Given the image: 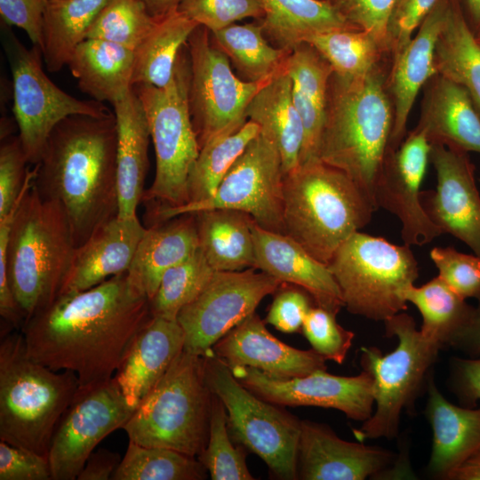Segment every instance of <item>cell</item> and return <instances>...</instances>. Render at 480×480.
I'll return each mask as SVG.
<instances>
[{"instance_id": "cell-1", "label": "cell", "mask_w": 480, "mask_h": 480, "mask_svg": "<svg viewBox=\"0 0 480 480\" xmlns=\"http://www.w3.org/2000/svg\"><path fill=\"white\" fill-rule=\"evenodd\" d=\"M148 296L127 272L88 290L59 295L23 324L29 357L74 372L80 386L111 380L152 317Z\"/></svg>"}, {"instance_id": "cell-2", "label": "cell", "mask_w": 480, "mask_h": 480, "mask_svg": "<svg viewBox=\"0 0 480 480\" xmlns=\"http://www.w3.org/2000/svg\"><path fill=\"white\" fill-rule=\"evenodd\" d=\"M117 132L115 115H72L52 131L35 164L34 186L58 202L76 248L117 216Z\"/></svg>"}, {"instance_id": "cell-3", "label": "cell", "mask_w": 480, "mask_h": 480, "mask_svg": "<svg viewBox=\"0 0 480 480\" xmlns=\"http://www.w3.org/2000/svg\"><path fill=\"white\" fill-rule=\"evenodd\" d=\"M392 61L388 55L359 76L332 73L319 148V160L345 172L373 206L375 183L392 150L395 106L388 88Z\"/></svg>"}, {"instance_id": "cell-4", "label": "cell", "mask_w": 480, "mask_h": 480, "mask_svg": "<svg viewBox=\"0 0 480 480\" xmlns=\"http://www.w3.org/2000/svg\"><path fill=\"white\" fill-rule=\"evenodd\" d=\"M75 250L64 209L32 183L15 214L0 219V258L25 321L60 294Z\"/></svg>"}, {"instance_id": "cell-5", "label": "cell", "mask_w": 480, "mask_h": 480, "mask_svg": "<svg viewBox=\"0 0 480 480\" xmlns=\"http://www.w3.org/2000/svg\"><path fill=\"white\" fill-rule=\"evenodd\" d=\"M283 197L284 234L325 265L376 210L345 172L321 160L285 173Z\"/></svg>"}, {"instance_id": "cell-6", "label": "cell", "mask_w": 480, "mask_h": 480, "mask_svg": "<svg viewBox=\"0 0 480 480\" xmlns=\"http://www.w3.org/2000/svg\"><path fill=\"white\" fill-rule=\"evenodd\" d=\"M80 387L27 354L21 332L0 342V440L47 456L55 429Z\"/></svg>"}, {"instance_id": "cell-7", "label": "cell", "mask_w": 480, "mask_h": 480, "mask_svg": "<svg viewBox=\"0 0 480 480\" xmlns=\"http://www.w3.org/2000/svg\"><path fill=\"white\" fill-rule=\"evenodd\" d=\"M212 399L202 356L183 350L123 429L136 444L198 456L208 440Z\"/></svg>"}, {"instance_id": "cell-8", "label": "cell", "mask_w": 480, "mask_h": 480, "mask_svg": "<svg viewBox=\"0 0 480 480\" xmlns=\"http://www.w3.org/2000/svg\"><path fill=\"white\" fill-rule=\"evenodd\" d=\"M190 77L186 44L167 85L132 86L141 101L156 153V175L144 192V202L169 207L188 202V177L200 151L189 107Z\"/></svg>"}, {"instance_id": "cell-9", "label": "cell", "mask_w": 480, "mask_h": 480, "mask_svg": "<svg viewBox=\"0 0 480 480\" xmlns=\"http://www.w3.org/2000/svg\"><path fill=\"white\" fill-rule=\"evenodd\" d=\"M327 267L335 279L344 307L374 321L389 319L407 308L404 291L419 276L410 246L359 231L334 252Z\"/></svg>"}, {"instance_id": "cell-10", "label": "cell", "mask_w": 480, "mask_h": 480, "mask_svg": "<svg viewBox=\"0 0 480 480\" xmlns=\"http://www.w3.org/2000/svg\"><path fill=\"white\" fill-rule=\"evenodd\" d=\"M384 323L386 334L396 336L398 344L387 355L375 347L360 349L363 371L372 378L376 411L354 430L358 441L396 436L402 410L415 399L442 348L418 331L414 319L406 313L400 312Z\"/></svg>"}, {"instance_id": "cell-11", "label": "cell", "mask_w": 480, "mask_h": 480, "mask_svg": "<svg viewBox=\"0 0 480 480\" xmlns=\"http://www.w3.org/2000/svg\"><path fill=\"white\" fill-rule=\"evenodd\" d=\"M202 363L210 391L225 406L231 436L258 455L277 478L297 479L301 420L243 386L212 350Z\"/></svg>"}, {"instance_id": "cell-12", "label": "cell", "mask_w": 480, "mask_h": 480, "mask_svg": "<svg viewBox=\"0 0 480 480\" xmlns=\"http://www.w3.org/2000/svg\"><path fill=\"white\" fill-rule=\"evenodd\" d=\"M4 48L9 60L13 113L28 163L36 164L53 128L72 115L102 116L111 113L102 102L81 100L59 88L44 73L41 49H30L2 22Z\"/></svg>"}, {"instance_id": "cell-13", "label": "cell", "mask_w": 480, "mask_h": 480, "mask_svg": "<svg viewBox=\"0 0 480 480\" xmlns=\"http://www.w3.org/2000/svg\"><path fill=\"white\" fill-rule=\"evenodd\" d=\"M284 176L278 149L260 132L230 167L212 197L177 207L152 206L148 220L155 224L184 213L230 209L249 214L262 228L284 234Z\"/></svg>"}, {"instance_id": "cell-14", "label": "cell", "mask_w": 480, "mask_h": 480, "mask_svg": "<svg viewBox=\"0 0 480 480\" xmlns=\"http://www.w3.org/2000/svg\"><path fill=\"white\" fill-rule=\"evenodd\" d=\"M187 44L191 70L189 107L201 148L218 137L238 131L247 122L250 101L272 77L260 82L237 77L229 59L204 26L193 31Z\"/></svg>"}, {"instance_id": "cell-15", "label": "cell", "mask_w": 480, "mask_h": 480, "mask_svg": "<svg viewBox=\"0 0 480 480\" xmlns=\"http://www.w3.org/2000/svg\"><path fill=\"white\" fill-rule=\"evenodd\" d=\"M257 268L215 271L203 292L178 314L185 351L204 356L234 327L255 312L282 283Z\"/></svg>"}, {"instance_id": "cell-16", "label": "cell", "mask_w": 480, "mask_h": 480, "mask_svg": "<svg viewBox=\"0 0 480 480\" xmlns=\"http://www.w3.org/2000/svg\"><path fill=\"white\" fill-rule=\"evenodd\" d=\"M134 411L114 377L80 386L51 441L47 457L52 479H76L97 445L115 430L123 428Z\"/></svg>"}, {"instance_id": "cell-17", "label": "cell", "mask_w": 480, "mask_h": 480, "mask_svg": "<svg viewBox=\"0 0 480 480\" xmlns=\"http://www.w3.org/2000/svg\"><path fill=\"white\" fill-rule=\"evenodd\" d=\"M230 369L243 386L280 406L333 408L357 421H365L372 414L373 381L365 371L347 377L317 370L302 377L281 379L246 366Z\"/></svg>"}, {"instance_id": "cell-18", "label": "cell", "mask_w": 480, "mask_h": 480, "mask_svg": "<svg viewBox=\"0 0 480 480\" xmlns=\"http://www.w3.org/2000/svg\"><path fill=\"white\" fill-rule=\"evenodd\" d=\"M431 145L415 127L396 150H389L377 178L373 203L401 221L404 244L423 245L441 236L420 203V186L429 160Z\"/></svg>"}, {"instance_id": "cell-19", "label": "cell", "mask_w": 480, "mask_h": 480, "mask_svg": "<svg viewBox=\"0 0 480 480\" xmlns=\"http://www.w3.org/2000/svg\"><path fill=\"white\" fill-rule=\"evenodd\" d=\"M429 160L437 184L434 191H421L424 211L443 234L455 236L480 257V194L468 153L431 145Z\"/></svg>"}, {"instance_id": "cell-20", "label": "cell", "mask_w": 480, "mask_h": 480, "mask_svg": "<svg viewBox=\"0 0 480 480\" xmlns=\"http://www.w3.org/2000/svg\"><path fill=\"white\" fill-rule=\"evenodd\" d=\"M395 454L379 447L348 442L326 425L301 420L298 478L364 480L379 476L394 463Z\"/></svg>"}, {"instance_id": "cell-21", "label": "cell", "mask_w": 480, "mask_h": 480, "mask_svg": "<svg viewBox=\"0 0 480 480\" xmlns=\"http://www.w3.org/2000/svg\"><path fill=\"white\" fill-rule=\"evenodd\" d=\"M255 312L218 340L212 352L229 368L246 366L281 379L326 370L314 349L301 350L273 336Z\"/></svg>"}, {"instance_id": "cell-22", "label": "cell", "mask_w": 480, "mask_h": 480, "mask_svg": "<svg viewBox=\"0 0 480 480\" xmlns=\"http://www.w3.org/2000/svg\"><path fill=\"white\" fill-rule=\"evenodd\" d=\"M255 268L307 291L316 305L338 314L344 303L340 288L327 265L311 256L300 244L283 233L252 226Z\"/></svg>"}, {"instance_id": "cell-23", "label": "cell", "mask_w": 480, "mask_h": 480, "mask_svg": "<svg viewBox=\"0 0 480 480\" xmlns=\"http://www.w3.org/2000/svg\"><path fill=\"white\" fill-rule=\"evenodd\" d=\"M450 0H437L404 51L392 61L388 88L395 106L390 148L396 150L407 134V121L420 89L436 74L435 50Z\"/></svg>"}, {"instance_id": "cell-24", "label": "cell", "mask_w": 480, "mask_h": 480, "mask_svg": "<svg viewBox=\"0 0 480 480\" xmlns=\"http://www.w3.org/2000/svg\"><path fill=\"white\" fill-rule=\"evenodd\" d=\"M416 129L430 145L480 154V114L468 92L439 73L422 88Z\"/></svg>"}, {"instance_id": "cell-25", "label": "cell", "mask_w": 480, "mask_h": 480, "mask_svg": "<svg viewBox=\"0 0 480 480\" xmlns=\"http://www.w3.org/2000/svg\"><path fill=\"white\" fill-rule=\"evenodd\" d=\"M146 229L138 217L116 216L99 227L76 248L60 294L85 291L127 272Z\"/></svg>"}, {"instance_id": "cell-26", "label": "cell", "mask_w": 480, "mask_h": 480, "mask_svg": "<svg viewBox=\"0 0 480 480\" xmlns=\"http://www.w3.org/2000/svg\"><path fill=\"white\" fill-rule=\"evenodd\" d=\"M177 320L152 316L131 345L114 378L128 404L137 408L143 397L184 349Z\"/></svg>"}, {"instance_id": "cell-27", "label": "cell", "mask_w": 480, "mask_h": 480, "mask_svg": "<svg viewBox=\"0 0 480 480\" xmlns=\"http://www.w3.org/2000/svg\"><path fill=\"white\" fill-rule=\"evenodd\" d=\"M428 391L425 413L433 433L428 471L434 477L448 479L480 452V408L452 404L437 389L431 376Z\"/></svg>"}, {"instance_id": "cell-28", "label": "cell", "mask_w": 480, "mask_h": 480, "mask_svg": "<svg viewBox=\"0 0 480 480\" xmlns=\"http://www.w3.org/2000/svg\"><path fill=\"white\" fill-rule=\"evenodd\" d=\"M116 122V180L121 219L137 216L148 168L150 132L140 100L133 88L114 105Z\"/></svg>"}, {"instance_id": "cell-29", "label": "cell", "mask_w": 480, "mask_h": 480, "mask_svg": "<svg viewBox=\"0 0 480 480\" xmlns=\"http://www.w3.org/2000/svg\"><path fill=\"white\" fill-rule=\"evenodd\" d=\"M199 248L195 213H184L147 228L127 271L130 281L148 298L164 273Z\"/></svg>"}, {"instance_id": "cell-30", "label": "cell", "mask_w": 480, "mask_h": 480, "mask_svg": "<svg viewBox=\"0 0 480 480\" xmlns=\"http://www.w3.org/2000/svg\"><path fill=\"white\" fill-rule=\"evenodd\" d=\"M284 69L292 80V94L304 129L300 164L319 160L325 120L331 64L308 43L291 50Z\"/></svg>"}, {"instance_id": "cell-31", "label": "cell", "mask_w": 480, "mask_h": 480, "mask_svg": "<svg viewBox=\"0 0 480 480\" xmlns=\"http://www.w3.org/2000/svg\"><path fill=\"white\" fill-rule=\"evenodd\" d=\"M246 117L276 147L284 174L300 165L304 129L292 100V80L284 68L255 94L246 108Z\"/></svg>"}, {"instance_id": "cell-32", "label": "cell", "mask_w": 480, "mask_h": 480, "mask_svg": "<svg viewBox=\"0 0 480 480\" xmlns=\"http://www.w3.org/2000/svg\"><path fill=\"white\" fill-rule=\"evenodd\" d=\"M134 52L100 39L86 38L68 62L80 90L114 105L132 89Z\"/></svg>"}, {"instance_id": "cell-33", "label": "cell", "mask_w": 480, "mask_h": 480, "mask_svg": "<svg viewBox=\"0 0 480 480\" xmlns=\"http://www.w3.org/2000/svg\"><path fill=\"white\" fill-rule=\"evenodd\" d=\"M199 247L214 271H241L256 266L252 226L247 213L230 209L194 212Z\"/></svg>"}, {"instance_id": "cell-34", "label": "cell", "mask_w": 480, "mask_h": 480, "mask_svg": "<svg viewBox=\"0 0 480 480\" xmlns=\"http://www.w3.org/2000/svg\"><path fill=\"white\" fill-rule=\"evenodd\" d=\"M266 38L292 50L310 36L337 29H360L346 20L326 0H258Z\"/></svg>"}, {"instance_id": "cell-35", "label": "cell", "mask_w": 480, "mask_h": 480, "mask_svg": "<svg viewBox=\"0 0 480 480\" xmlns=\"http://www.w3.org/2000/svg\"><path fill=\"white\" fill-rule=\"evenodd\" d=\"M436 72L461 85L480 114V45L460 0H450L435 50Z\"/></svg>"}, {"instance_id": "cell-36", "label": "cell", "mask_w": 480, "mask_h": 480, "mask_svg": "<svg viewBox=\"0 0 480 480\" xmlns=\"http://www.w3.org/2000/svg\"><path fill=\"white\" fill-rule=\"evenodd\" d=\"M110 0H49L43 21L41 49L46 68L57 72L68 65L86 39L95 18Z\"/></svg>"}, {"instance_id": "cell-37", "label": "cell", "mask_w": 480, "mask_h": 480, "mask_svg": "<svg viewBox=\"0 0 480 480\" xmlns=\"http://www.w3.org/2000/svg\"><path fill=\"white\" fill-rule=\"evenodd\" d=\"M199 25L180 11L158 20L134 52L132 86L167 85L181 49Z\"/></svg>"}, {"instance_id": "cell-38", "label": "cell", "mask_w": 480, "mask_h": 480, "mask_svg": "<svg viewBox=\"0 0 480 480\" xmlns=\"http://www.w3.org/2000/svg\"><path fill=\"white\" fill-rule=\"evenodd\" d=\"M214 44L222 51L243 79L260 82L284 68L291 50L274 46L260 24H232L211 33Z\"/></svg>"}, {"instance_id": "cell-39", "label": "cell", "mask_w": 480, "mask_h": 480, "mask_svg": "<svg viewBox=\"0 0 480 480\" xmlns=\"http://www.w3.org/2000/svg\"><path fill=\"white\" fill-rule=\"evenodd\" d=\"M422 316L421 333L444 347L452 343L469 322L474 307L456 294L439 276L416 287L409 285L403 292Z\"/></svg>"}, {"instance_id": "cell-40", "label": "cell", "mask_w": 480, "mask_h": 480, "mask_svg": "<svg viewBox=\"0 0 480 480\" xmlns=\"http://www.w3.org/2000/svg\"><path fill=\"white\" fill-rule=\"evenodd\" d=\"M260 132L256 123L247 120L238 131L204 144L188 177L187 204L212 197L230 167Z\"/></svg>"}, {"instance_id": "cell-41", "label": "cell", "mask_w": 480, "mask_h": 480, "mask_svg": "<svg viewBox=\"0 0 480 480\" xmlns=\"http://www.w3.org/2000/svg\"><path fill=\"white\" fill-rule=\"evenodd\" d=\"M207 470L202 463L180 452L145 446L129 441L113 480H202Z\"/></svg>"}, {"instance_id": "cell-42", "label": "cell", "mask_w": 480, "mask_h": 480, "mask_svg": "<svg viewBox=\"0 0 480 480\" xmlns=\"http://www.w3.org/2000/svg\"><path fill=\"white\" fill-rule=\"evenodd\" d=\"M311 44L343 76L368 73L391 52L372 35L362 29H337L310 36Z\"/></svg>"}, {"instance_id": "cell-43", "label": "cell", "mask_w": 480, "mask_h": 480, "mask_svg": "<svg viewBox=\"0 0 480 480\" xmlns=\"http://www.w3.org/2000/svg\"><path fill=\"white\" fill-rule=\"evenodd\" d=\"M214 272L200 247L167 269L149 300L152 316L177 320L179 312L203 292Z\"/></svg>"}, {"instance_id": "cell-44", "label": "cell", "mask_w": 480, "mask_h": 480, "mask_svg": "<svg viewBox=\"0 0 480 480\" xmlns=\"http://www.w3.org/2000/svg\"><path fill=\"white\" fill-rule=\"evenodd\" d=\"M243 447L233 444L225 406L212 394L208 440L197 460L212 480H252Z\"/></svg>"}, {"instance_id": "cell-45", "label": "cell", "mask_w": 480, "mask_h": 480, "mask_svg": "<svg viewBox=\"0 0 480 480\" xmlns=\"http://www.w3.org/2000/svg\"><path fill=\"white\" fill-rule=\"evenodd\" d=\"M156 21L140 0H110L95 18L86 38L105 40L134 51Z\"/></svg>"}, {"instance_id": "cell-46", "label": "cell", "mask_w": 480, "mask_h": 480, "mask_svg": "<svg viewBox=\"0 0 480 480\" xmlns=\"http://www.w3.org/2000/svg\"><path fill=\"white\" fill-rule=\"evenodd\" d=\"M336 315L315 304L308 312L301 330L312 349L325 360L342 364L355 334L337 322Z\"/></svg>"}, {"instance_id": "cell-47", "label": "cell", "mask_w": 480, "mask_h": 480, "mask_svg": "<svg viewBox=\"0 0 480 480\" xmlns=\"http://www.w3.org/2000/svg\"><path fill=\"white\" fill-rule=\"evenodd\" d=\"M178 11L211 33L245 18L264 17L258 0H181Z\"/></svg>"}, {"instance_id": "cell-48", "label": "cell", "mask_w": 480, "mask_h": 480, "mask_svg": "<svg viewBox=\"0 0 480 480\" xmlns=\"http://www.w3.org/2000/svg\"><path fill=\"white\" fill-rule=\"evenodd\" d=\"M28 157L21 140L11 137L0 148V219L14 208L32 185L35 169L27 170Z\"/></svg>"}, {"instance_id": "cell-49", "label": "cell", "mask_w": 480, "mask_h": 480, "mask_svg": "<svg viewBox=\"0 0 480 480\" xmlns=\"http://www.w3.org/2000/svg\"><path fill=\"white\" fill-rule=\"evenodd\" d=\"M430 258L438 276L460 297L480 300V257L452 247H435Z\"/></svg>"}, {"instance_id": "cell-50", "label": "cell", "mask_w": 480, "mask_h": 480, "mask_svg": "<svg viewBox=\"0 0 480 480\" xmlns=\"http://www.w3.org/2000/svg\"><path fill=\"white\" fill-rule=\"evenodd\" d=\"M346 20L372 35L389 52L388 25L396 0H326Z\"/></svg>"}, {"instance_id": "cell-51", "label": "cell", "mask_w": 480, "mask_h": 480, "mask_svg": "<svg viewBox=\"0 0 480 480\" xmlns=\"http://www.w3.org/2000/svg\"><path fill=\"white\" fill-rule=\"evenodd\" d=\"M278 287L269 307L265 323L284 333L301 330L305 317L313 306L312 297L304 289L291 284Z\"/></svg>"}, {"instance_id": "cell-52", "label": "cell", "mask_w": 480, "mask_h": 480, "mask_svg": "<svg viewBox=\"0 0 480 480\" xmlns=\"http://www.w3.org/2000/svg\"><path fill=\"white\" fill-rule=\"evenodd\" d=\"M50 479L52 471L47 456L0 442V480Z\"/></svg>"}, {"instance_id": "cell-53", "label": "cell", "mask_w": 480, "mask_h": 480, "mask_svg": "<svg viewBox=\"0 0 480 480\" xmlns=\"http://www.w3.org/2000/svg\"><path fill=\"white\" fill-rule=\"evenodd\" d=\"M437 0H396L388 25L389 50L393 60L412 38L413 33Z\"/></svg>"}, {"instance_id": "cell-54", "label": "cell", "mask_w": 480, "mask_h": 480, "mask_svg": "<svg viewBox=\"0 0 480 480\" xmlns=\"http://www.w3.org/2000/svg\"><path fill=\"white\" fill-rule=\"evenodd\" d=\"M49 0H0L2 22L23 29L42 49L44 14Z\"/></svg>"}, {"instance_id": "cell-55", "label": "cell", "mask_w": 480, "mask_h": 480, "mask_svg": "<svg viewBox=\"0 0 480 480\" xmlns=\"http://www.w3.org/2000/svg\"><path fill=\"white\" fill-rule=\"evenodd\" d=\"M451 385L459 401L474 407L480 400V356L476 358H454Z\"/></svg>"}, {"instance_id": "cell-56", "label": "cell", "mask_w": 480, "mask_h": 480, "mask_svg": "<svg viewBox=\"0 0 480 480\" xmlns=\"http://www.w3.org/2000/svg\"><path fill=\"white\" fill-rule=\"evenodd\" d=\"M121 461L118 453L107 449L93 451L87 459L76 479L108 480L111 479Z\"/></svg>"}, {"instance_id": "cell-57", "label": "cell", "mask_w": 480, "mask_h": 480, "mask_svg": "<svg viewBox=\"0 0 480 480\" xmlns=\"http://www.w3.org/2000/svg\"><path fill=\"white\" fill-rule=\"evenodd\" d=\"M470 356H480V300L473 315L452 345Z\"/></svg>"}, {"instance_id": "cell-58", "label": "cell", "mask_w": 480, "mask_h": 480, "mask_svg": "<svg viewBox=\"0 0 480 480\" xmlns=\"http://www.w3.org/2000/svg\"><path fill=\"white\" fill-rule=\"evenodd\" d=\"M449 480H480V452L455 469Z\"/></svg>"}, {"instance_id": "cell-59", "label": "cell", "mask_w": 480, "mask_h": 480, "mask_svg": "<svg viewBox=\"0 0 480 480\" xmlns=\"http://www.w3.org/2000/svg\"><path fill=\"white\" fill-rule=\"evenodd\" d=\"M146 6L148 12L156 20L164 17L178 10L181 0H140Z\"/></svg>"}, {"instance_id": "cell-60", "label": "cell", "mask_w": 480, "mask_h": 480, "mask_svg": "<svg viewBox=\"0 0 480 480\" xmlns=\"http://www.w3.org/2000/svg\"><path fill=\"white\" fill-rule=\"evenodd\" d=\"M466 19L475 35L480 32V0H463Z\"/></svg>"}, {"instance_id": "cell-61", "label": "cell", "mask_w": 480, "mask_h": 480, "mask_svg": "<svg viewBox=\"0 0 480 480\" xmlns=\"http://www.w3.org/2000/svg\"><path fill=\"white\" fill-rule=\"evenodd\" d=\"M476 42L478 43V44L480 45V32L476 35Z\"/></svg>"}, {"instance_id": "cell-62", "label": "cell", "mask_w": 480, "mask_h": 480, "mask_svg": "<svg viewBox=\"0 0 480 480\" xmlns=\"http://www.w3.org/2000/svg\"><path fill=\"white\" fill-rule=\"evenodd\" d=\"M480 180V179H479Z\"/></svg>"}]
</instances>
